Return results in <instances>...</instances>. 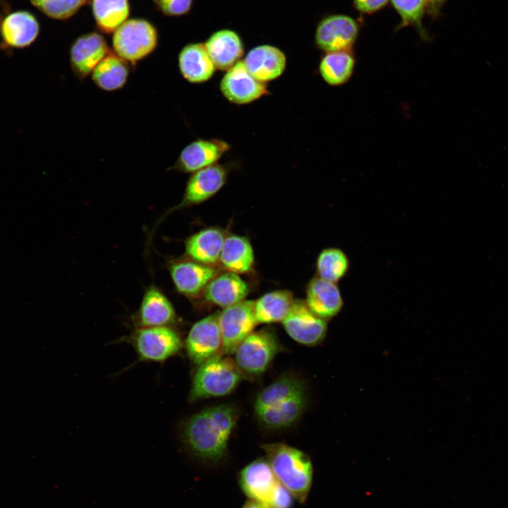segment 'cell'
<instances>
[{
	"label": "cell",
	"mask_w": 508,
	"mask_h": 508,
	"mask_svg": "<svg viewBox=\"0 0 508 508\" xmlns=\"http://www.w3.org/2000/svg\"><path fill=\"white\" fill-rule=\"evenodd\" d=\"M169 272L177 291L188 297H196L202 293L209 282L218 274L214 266L191 259L172 262Z\"/></svg>",
	"instance_id": "obj_15"
},
{
	"label": "cell",
	"mask_w": 508,
	"mask_h": 508,
	"mask_svg": "<svg viewBox=\"0 0 508 508\" xmlns=\"http://www.w3.org/2000/svg\"><path fill=\"white\" fill-rule=\"evenodd\" d=\"M130 73L128 61L113 53L109 54L91 73L95 85L102 90L113 92L124 87Z\"/></svg>",
	"instance_id": "obj_28"
},
{
	"label": "cell",
	"mask_w": 508,
	"mask_h": 508,
	"mask_svg": "<svg viewBox=\"0 0 508 508\" xmlns=\"http://www.w3.org/2000/svg\"><path fill=\"white\" fill-rule=\"evenodd\" d=\"M447 1V0H425L426 13L434 19L438 18Z\"/></svg>",
	"instance_id": "obj_37"
},
{
	"label": "cell",
	"mask_w": 508,
	"mask_h": 508,
	"mask_svg": "<svg viewBox=\"0 0 508 508\" xmlns=\"http://www.w3.org/2000/svg\"><path fill=\"white\" fill-rule=\"evenodd\" d=\"M243 61L248 72L264 83L280 77L286 66V56L284 52L270 44L253 47Z\"/></svg>",
	"instance_id": "obj_19"
},
{
	"label": "cell",
	"mask_w": 508,
	"mask_h": 508,
	"mask_svg": "<svg viewBox=\"0 0 508 508\" xmlns=\"http://www.w3.org/2000/svg\"><path fill=\"white\" fill-rule=\"evenodd\" d=\"M204 44L216 68L222 71L228 70L240 61L244 52L241 37L229 29L214 32Z\"/></svg>",
	"instance_id": "obj_22"
},
{
	"label": "cell",
	"mask_w": 508,
	"mask_h": 508,
	"mask_svg": "<svg viewBox=\"0 0 508 508\" xmlns=\"http://www.w3.org/2000/svg\"><path fill=\"white\" fill-rule=\"evenodd\" d=\"M157 40V32L151 23L143 19H131L116 30L112 44L116 55L135 64L155 50Z\"/></svg>",
	"instance_id": "obj_6"
},
{
	"label": "cell",
	"mask_w": 508,
	"mask_h": 508,
	"mask_svg": "<svg viewBox=\"0 0 508 508\" xmlns=\"http://www.w3.org/2000/svg\"><path fill=\"white\" fill-rule=\"evenodd\" d=\"M129 340L143 361H164L183 346L179 333L171 326L138 328Z\"/></svg>",
	"instance_id": "obj_7"
},
{
	"label": "cell",
	"mask_w": 508,
	"mask_h": 508,
	"mask_svg": "<svg viewBox=\"0 0 508 508\" xmlns=\"http://www.w3.org/2000/svg\"><path fill=\"white\" fill-rule=\"evenodd\" d=\"M349 267L347 255L338 248H325L317 258V276L335 284L346 277Z\"/></svg>",
	"instance_id": "obj_31"
},
{
	"label": "cell",
	"mask_w": 508,
	"mask_h": 508,
	"mask_svg": "<svg viewBox=\"0 0 508 508\" xmlns=\"http://www.w3.org/2000/svg\"><path fill=\"white\" fill-rule=\"evenodd\" d=\"M292 497L291 493L279 483L268 507L270 508H291Z\"/></svg>",
	"instance_id": "obj_36"
},
{
	"label": "cell",
	"mask_w": 508,
	"mask_h": 508,
	"mask_svg": "<svg viewBox=\"0 0 508 508\" xmlns=\"http://www.w3.org/2000/svg\"><path fill=\"white\" fill-rule=\"evenodd\" d=\"M109 52L101 35L91 32L79 37L70 49V64L74 75L79 80L85 79Z\"/></svg>",
	"instance_id": "obj_16"
},
{
	"label": "cell",
	"mask_w": 508,
	"mask_h": 508,
	"mask_svg": "<svg viewBox=\"0 0 508 508\" xmlns=\"http://www.w3.org/2000/svg\"><path fill=\"white\" fill-rule=\"evenodd\" d=\"M254 261V251L247 238L234 234L225 238L219 262L228 272L247 274L252 270Z\"/></svg>",
	"instance_id": "obj_27"
},
{
	"label": "cell",
	"mask_w": 508,
	"mask_h": 508,
	"mask_svg": "<svg viewBox=\"0 0 508 508\" xmlns=\"http://www.w3.org/2000/svg\"><path fill=\"white\" fill-rule=\"evenodd\" d=\"M244 377L235 361L219 356L198 365L193 377L188 400L219 397L231 393Z\"/></svg>",
	"instance_id": "obj_4"
},
{
	"label": "cell",
	"mask_w": 508,
	"mask_h": 508,
	"mask_svg": "<svg viewBox=\"0 0 508 508\" xmlns=\"http://www.w3.org/2000/svg\"><path fill=\"white\" fill-rule=\"evenodd\" d=\"M39 32L35 18L26 11H17L7 16L1 23V34L6 45L23 48L31 44Z\"/></svg>",
	"instance_id": "obj_25"
},
{
	"label": "cell",
	"mask_w": 508,
	"mask_h": 508,
	"mask_svg": "<svg viewBox=\"0 0 508 508\" xmlns=\"http://www.w3.org/2000/svg\"><path fill=\"white\" fill-rule=\"evenodd\" d=\"M218 320L222 338V355L234 354L258 324L254 301L243 300L223 308L218 314Z\"/></svg>",
	"instance_id": "obj_8"
},
{
	"label": "cell",
	"mask_w": 508,
	"mask_h": 508,
	"mask_svg": "<svg viewBox=\"0 0 508 508\" xmlns=\"http://www.w3.org/2000/svg\"><path fill=\"white\" fill-rule=\"evenodd\" d=\"M92 11L99 29L111 33L127 19L128 0H92Z\"/></svg>",
	"instance_id": "obj_30"
},
{
	"label": "cell",
	"mask_w": 508,
	"mask_h": 508,
	"mask_svg": "<svg viewBox=\"0 0 508 508\" xmlns=\"http://www.w3.org/2000/svg\"><path fill=\"white\" fill-rule=\"evenodd\" d=\"M219 88L228 101L236 104H249L270 94L266 84L256 80L243 61H238L226 71Z\"/></svg>",
	"instance_id": "obj_12"
},
{
	"label": "cell",
	"mask_w": 508,
	"mask_h": 508,
	"mask_svg": "<svg viewBox=\"0 0 508 508\" xmlns=\"http://www.w3.org/2000/svg\"><path fill=\"white\" fill-rule=\"evenodd\" d=\"M239 484L251 500L269 505L279 484L267 459H258L246 466L239 473Z\"/></svg>",
	"instance_id": "obj_17"
},
{
	"label": "cell",
	"mask_w": 508,
	"mask_h": 508,
	"mask_svg": "<svg viewBox=\"0 0 508 508\" xmlns=\"http://www.w3.org/2000/svg\"><path fill=\"white\" fill-rule=\"evenodd\" d=\"M178 64L183 78L190 83L208 81L217 69L203 43H190L181 50Z\"/></svg>",
	"instance_id": "obj_23"
},
{
	"label": "cell",
	"mask_w": 508,
	"mask_h": 508,
	"mask_svg": "<svg viewBox=\"0 0 508 508\" xmlns=\"http://www.w3.org/2000/svg\"><path fill=\"white\" fill-rule=\"evenodd\" d=\"M282 349L276 334L269 329L253 332L238 346L235 362L244 377H258Z\"/></svg>",
	"instance_id": "obj_5"
},
{
	"label": "cell",
	"mask_w": 508,
	"mask_h": 508,
	"mask_svg": "<svg viewBox=\"0 0 508 508\" xmlns=\"http://www.w3.org/2000/svg\"><path fill=\"white\" fill-rule=\"evenodd\" d=\"M356 59L353 49L325 52L321 58L318 71L329 85L337 87L347 83L356 68Z\"/></svg>",
	"instance_id": "obj_26"
},
{
	"label": "cell",
	"mask_w": 508,
	"mask_h": 508,
	"mask_svg": "<svg viewBox=\"0 0 508 508\" xmlns=\"http://www.w3.org/2000/svg\"><path fill=\"white\" fill-rule=\"evenodd\" d=\"M185 345L188 358L198 365L222 356V338L218 314L208 315L193 324Z\"/></svg>",
	"instance_id": "obj_10"
},
{
	"label": "cell",
	"mask_w": 508,
	"mask_h": 508,
	"mask_svg": "<svg viewBox=\"0 0 508 508\" xmlns=\"http://www.w3.org/2000/svg\"><path fill=\"white\" fill-rule=\"evenodd\" d=\"M229 149L230 145L221 139H197L183 148L171 169L183 173L195 172L217 164Z\"/></svg>",
	"instance_id": "obj_13"
},
{
	"label": "cell",
	"mask_w": 508,
	"mask_h": 508,
	"mask_svg": "<svg viewBox=\"0 0 508 508\" xmlns=\"http://www.w3.org/2000/svg\"><path fill=\"white\" fill-rule=\"evenodd\" d=\"M159 9L168 16H180L188 13L193 0H155Z\"/></svg>",
	"instance_id": "obj_34"
},
{
	"label": "cell",
	"mask_w": 508,
	"mask_h": 508,
	"mask_svg": "<svg viewBox=\"0 0 508 508\" xmlns=\"http://www.w3.org/2000/svg\"><path fill=\"white\" fill-rule=\"evenodd\" d=\"M242 508H270L266 504L255 500L250 499Z\"/></svg>",
	"instance_id": "obj_38"
},
{
	"label": "cell",
	"mask_w": 508,
	"mask_h": 508,
	"mask_svg": "<svg viewBox=\"0 0 508 508\" xmlns=\"http://www.w3.org/2000/svg\"><path fill=\"white\" fill-rule=\"evenodd\" d=\"M261 447L277 480L299 502H305L313 479V466L308 456L284 443L264 444Z\"/></svg>",
	"instance_id": "obj_3"
},
{
	"label": "cell",
	"mask_w": 508,
	"mask_h": 508,
	"mask_svg": "<svg viewBox=\"0 0 508 508\" xmlns=\"http://www.w3.org/2000/svg\"><path fill=\"white\" fill-rule=\"evenodd\" d=\"M87 0H31L47 16L66 19L73 16Z\"/></svg>",
	"instance_id": "obj_33"
},
{
	"label": "cell",
	"mask_w": 508,
	"mask_h": 508,
	"mask_svg": "<svg viewBox=\"0 0 508 508\" xmlns=\"http://www.w3.org/2000/svg\"><path fill=\"white\" fill-rule=\"evenodd\" d=\"M362 22L346 14H331L318 24L315 44L325 52L353 49L361 32Z\"/></svg>",
	"instance_id": "obj_9"
},
{
	"label": "cell",
	"mask_w": 508,
	"mask_h": 508,
	"mask_svg": "<svg viewBox=\"0 0 508 508\" xmlns=\"http://www.w3.org/2000/svg\"><path fill=\"white\" fill-rule=\"evenodd\" d=\"M307 404L303 382L285 374L262 389L254 404L255 416L264 428L279 430L295 424Z\"/></svg>",
	"instance_id": "obj_2"
},
{
	"label": "cell",
	"mask_w": 508,
	"mask_h": 508,
	"mask_svg": "<svg viewBox=\"0 0 508 508\" xmlns=\"http://www.w3.org/2000/svg\"><path fill=\"white\" fill-rule=\"evenodd\" d=\"M175 309L165 294L155 285L149 286L134 318L138 327L171 326L176 322Z\"/></svg>",
	"instance_id": "obj_18"
},
{
	"label": "cell",
	"mask_w": 508,
	"mask_h": 508,
	"mask_svg": "<svg viewBox=\"0 0 508 508\" xmlns=\"http://www.w3.org/2000/svg\"><path fill=\"white\" fill-rule=\"evenodd\" d=\"M225 238L220 229L210 227L202 229L187 238L186 253L193 260L214 266L219 262Z\"/></svg>",
	"instance_id": "obj_24"
},
{
	"label": "cell",
	"mask_w": 508,
	"mask_h": 508,
	"mask_svg": "<svg viewBox=\"0 0 508 508\" xmlns=\"http://www.w3.org/2000/svg\"><path fill=\"white\" fill-rule=\"evenodd\" d=\"M238 415V409L231 404L206 408L193 414L182 427L181 440L186 449L202 461L219 462L227 452Z\"/></svg>",
	"instance_id": "obj_1"
},
{
	"label": "cell",
	"mask_w": 508,
	"mask_h": 508,
	"mask_svg": "<svg viewBox=\"0 0 508 508\" xmlns=\"http://www.w3.org/2000/svg\"><path fill=\"white\" fill-rule=\"evenodd\" d=\"M389 1L400 17V22L395 30L412 26L423 40H430V34L423 24V18L426 13L425 0H389Z\"/></svg>",
	"instance_id": "obj_32"
},
{
	"label": "cell",
	"mask_w": 508,
	"mask_h": 508,
	"mask_svg": "<svg viewBox=\"0 0 508 508\" xmlns=\"http://www.w3.org/2000/svg\"><path fill=\"white\" fill-rule=\"evenodd\" d=\"M228 174L229 169L219 164L192 173L187 181L183 199L175 208L200 204L211 198L224 186Z\"/></svg>",
	"instance_id": "obj_14"
},
{
	"label": "cell",
	"mask_w": 508,
	"mask_h": 508,
	"mask_svg": "<svg viewBox=\"0 0 508 508\" xmlns=\"http://www.w3.org/2000/svg\"><path fill=\"white\" fill-rule=\"evenodd\" d=\"M294 300L293 293L288 290H277L262 295L254 301L258 323L282 322Z\"/></svg>",
	"instance_id": "obj_29"
},
{
	"label": "cell",
	"mask_w": 508,
	"mask_h": 508,
	"mask_svg": "<svg viewBox=\"0 0 508 508\" xmlns=\"http://www.w3.org/2000/svg\"><path fill=\"white\" fill-rule=\"evenodd\" d=\"M282 323L294 340L306 346L320 344L327 332L326 320L313 313L301 299L294 300Z\"/></svg>",
	"instance_id": "obj_11"
},
{
	"label": "cell",
	"mask_w": 508,
	"mask_h": 508,
	"mask_svg": "<svg viewBox=\"0 0 508 508\" xmlns=\"http://www.w3.org/2000/svg\"><path fill=\"white\" fill-rule=\"evenodd\" d=\"M305 302L313 313L325 320L336 316L344 306L343 297L337 284L318 276L309 282Z\"/></svg>",
	"instance_id": "obj_20"
},
{
	"label": "cell",
	"mask_w": 508,
	"mask_h": 508,
	"mask_svg": "<svg viewBox=\"0 0 508 508\" xmlns=\"http://www.w3.org/2000/svg\"><path fill=\"white\" fill-rule=\"evenodd\" d=\"M249 289L239 274L227 271L217 274L202 293L207 301L224 308L245 300Z\"/></svg>",
	"instance_id": "obj_21"
},
{
	"label": "cell",
	"mask_w": 508,
	"mask_h": 508,
	"mask_svg": "<svg viewBox=\"0 0 508 508\" xmlns=\"http://www.w3.org/2000/svg\"><path fill=\"white\" fill-rule=\"evenodd\" d=\"M389 0H353V7L361 15H371L385 8Z\"/></svg>",
	"instance_id": "obj_35"
}]
</instances>
